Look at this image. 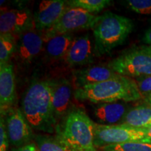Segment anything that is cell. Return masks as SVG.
Instances as JSON below:
<instances>
[{
  "label": "cell",
  "instance_id": "6da1fadb",
  "mask_svg": "<svg viewBox=\"0 0 151 151\" xmlns=\"http://www.w3.org/2000/svg\"><path fill=\"white\" fill-rule=\"evenodd\" d=\"M22 111L32 129L52 134L55 132L57 120L52 104V83L35 81L24 94Z\"/></svg>",
  "mask_w": 151,
  "mask_h": 151
},
{
  "label": "cell",
  "instance_id": "7a4b0ae2",
  "mask_svg": "<svg viewBox=\"0 0 151 151\" xmlns=\"http://www.w3.org/2000/svg\"><path fill=\"white\" fill-rule=\"evenodd\" d=\"M74 97L94 104L130 102L142 98L134 79L119 75L116 78L76 89Z\"/></svg>",
  "mask_w": 151,
  "mask_h": 151
},
{
  "label": "cell",
  "instance_id": "3957f363",
  "mask_svg": "<svg viewBox=\"0 0 151 151\" xmlns=\"http://www.w3.org/2000/svg\"><path fill=\"white\" fill-rule=\"evenodd\" d=\"M134 28L131 19L107 11L93 28L94 53L97 56L109 54L122 44Z\"/></svg>",
  "mask_w": 151,
  "mask_h": 151
},
{
  "label": "cell",
  "instance_id": "277c9868",
  "mask_svg": "<svg viewBox=\"0 0 151 151\" xmlns=\"http://www.w3.org/2000/svg\"><path fill=\"white\" fill-rule=\"evenodd\" d=\"M60 140L78 151H97L94 146V122L81 109H73L55 130Z\"/></svg>",
  "mask_w": 151,
  "mask_h": 151
},
{
  "label": "cell",
  "instance_id": "5b68a950",
  "mask_svg": "<svg viewBox=\"0 0 151 151\" xmlns=\"http://www.w3.org/2000/svg\"><path fill=\"white\" fill-rule=\"evenodd\" d=\"M108 65L115 73L131 78L151 75V46L132 47L122 52Z\"/></svg>",
  "mask_w": 151,
  "mask_h": 151
},
{
  "label": "cell",
  "instance_id": "8992f818",
  "mask_svg": "<svg viewBox=\"0 0 151 151\" xmlns=\"http://www.w3.org/2000/svg\"><path fill=\"white\" fill-rule=\"evenodd\" d=\"M130 142H151L143 129L123 124H101L94 122V146L103 147Z\"/></svg>",
  "mask_w": 151,
  "mask_h": 151
},
{
  "label": "cell",
  "instance_id": "52a82bcc",
  "mask_svg": "<svg viewBox=\"0 0 151 151\" xmlns=\"http://www.w3.org/2000/svg\"><path fill=\"white\" fill-rule=\"evenodd\" d=\"M99 18L100 16L81 8L68 6L53 27L43 32L45 42L57 35L72 34L73 32L82 29H93Z\"/></svg>",
  "mask_w": 151,
  "mask_h": 151
},
{
  "label": "cell",
  "instance_id": "ba28073f",
  "mask_svg": "<svg viewBox=\"0 0 151 151\" xmlns=\"http://www.w3.org/2000/svg\"><path fill=\"white\" fill-rule=\"evenodd\" d=\"M6 126L10 142L16 148L31 143L32 128L28 123L22 110L14 108L6 115Z\"/></svg>",
  "mask_w": 151,
  "mask_h": 151
},
{
  "label": "cell",
  "instance_id": "9c48e42d",
  "mask_svg": "<svg viewBox=\"0 0 151 151\" xmlns=\"http://www.w3.org/2000/svg\"><path fill=\"white\" fill-rule=\"evenodd\" d=\"M34 27V18L28 9H11L1 13V35H20L21 33Z\"/></svg>",
  "mask_w": 151,
  "mask_h": 151
},
{
  "label": "cell",
  "instance_id": "30bf717a",
  "mask_svg": "<svg viewBox=\"0 0 151 151\" xmlns=\"http://www.w3.org/2000/svg\"><path fill=\"white\" fill-rule=\"evenodd\" d=\"M45 42L44 34L34 27L19 35L16 53L23 63H29L42 50Z\"/></svg>",
  "mask_w": 151,
  "mask_h": 151
},
{
  "label": "cell",
  "instance_id": "8fae6325",
  "mask_svg": "<svg viewBox=\"0 0 151 151\" xmlns=\"http://www.w3.org/2000/svg\"><path fill=\"white\" fill-rule=\"evenodd\" d=\"M67 1L64 0H43L34 17L35 27L46 32L53 27L67 9Z\"/></svg>",
  "mask_w": 151,
  "mask_h": 151
},
{
  "label": "cell",
  "instance_id": "7c38bea8",
  "mask_svg": "<svg viewBox=\"0 0 151 151\" xmlns=\"http://www.w3.org/2000/svg\"><path fill=\"white\" fill-rule=\"evenodd\" d=\"M17 99L14 67L11 64L0 66V111L6 116L14 108Z\"/></svg>",
  "mask_w": 151,
  "mask_h": 151
},
{
  "label": "cell",
  "instance_id": "4fadbf2b",
  "mask_svg": "<svg viewBox=\"0 0 151 151\" xmlns=\"http://www.w3.org/2000/svg\"><path fill=\"white\" fill-rule=\"evenodd\" d=\"M94 53L89 34L76 37L65 59L70 67L83 66L93 62Z\"/></svg>",
  "mask_w": 151,
  "mask_h": 151
},
{
  "label": "cell",
  "instance_id": "5bb4252c",
  "mask_svg": "<svg viewBox=\"0 0 151 151\" xmlns=\"http://www.w3.org/2000/svg\"><path fill=\"white\" fill-rule=\"evenodd\" d=\"M118 76L119 74L115 73L109 65L91 66L73 71V81L76 89H78L116 78Z\"/></svg>",
  "mask_w": 151,
  "mask_h": 151
},
{
  "label": "cell",
  "instance_id": "9a60e30c",
  "mask_svg": "<svg viewBox=\"0 0 151 151\" xmlns=\"http://www.w3.org/2000/svg\"><path fill=\"white\" fill-rule=\"evenodd\" d=\"M52 83V104L56 120L69 113V107L72 94V87L66 79Z\"/></svg>",
  "mask_w": 151,
  "mask_h": 151
},
{
  "label": "cell",
  "instance_id": "2e32d148",
  "mask_svg": "<svg viewBox=\"0 0 151 151\" xmlns=\"http://www.w3.org/2000/svg\"><path fill=\"white\" fill-rule=\"evenodd\" d=\"M130 110L129 106L121 101L97 104L94 106V116L101 124H116L122 121Z\"/></svg>",
  "mask_w": 151,
  "mask_h": 151
},
{
  "label": "cell",
  "instance_id": "e0dca14e",
  "mask_svg": "<svg viewBox=\"0 0 151 151\" xmlns=\"http://www.w3.org/2000/svg\"><path fill=\"white\" fill-rule=\"evenodd\" d=\"M74 38L73 34H65L55 36L49 39L46 41L45 46L46 55L52 60L65 58Z\"/></svg>",
  "mask_w": 151,
  "mask_h": 151
},
{
  "label": "cell",
  "instance_id": "ac0fdd59",
  "mask_svg": "<svg viewBox=\"0 0 151 151\" xmlns=\"http://www.w3.org/2000/svg\"><path fill=\"white\" fill-rule=\"evenodd\" d=\"M120 124L139 129L151 127V106L141 105L130 109Z\"/></svg>",
  "mask_w": 151,
  "mask_h": 151
},
{
  "label": "cell",
  "instance_id": "d6986e66",
  "mask_svg": "<svg viewBox=\"0 0 151 151\" xmlns=\"http://www.w3.org/2000/svg\"><path fill=\"white\" fill-rule=\"evenodd\" d=\"M35 140L40 151H78L68 146L57 136L37 134L35 136Z\"/></svg>",
  "mask_w": 151,
  "mask_h": 151
},
{
  "label": "cell",
  "instance_id": "ffe728a7",
  "mask_svg": "<svg viewBox=\"0 0 151 151\" xmlns=\"http://www.w3.org/2000/svg\"><path fill=\"white\" fill-rule=\"evenodd\" d=\"M16 44L15 36L0 35V66L9 63L11 56L16 52Z\"/></svg>",
  "mask_w": 151,
  "mask_h": 151
},
{
  "label": "cell",
  "instance_id": "44dd1931",
  "mask_svg": "<svg viewBox=\"0 0 151 151\" xmlns=\"http://www.w3.org/2000/svg\"><path fill=\"white\" fill-rule=\"evenodd\" d=\"M111 4L109 0H71L67 1L68 6L78 7L93 14L103 10Z\"/></svg>",
  "mask_w": 151,
  "mask_h": 151
},
{
  "label": "cell",
  "instance_id": "7402d4cb",
  "mask_svg": "<svg viewBox=\"0 0 151 151\" xmlns=\"http://www.w3.org/2000/svg\"><path fill=\"white\" fill-rule=\"evenodd\" d=\"M101 151H151V142H130L108 146L100 148Z\"/></svg>",
  "mask_w": 151,
  "mask_h": 151
},
{
  "label": "cell",
  "instance_id": "603a6c76",
  "mask_svg": "<svg viewBox=\"0 0 151 151\" xmlns=\"http://www.w3.org/2000/svg\"><path fill=\"white\" fill-rule=\"evenodd\" d=\"M125 5L134 12L141 15H151V0H127Z\"/></svg>",
  "mask_w": 151,
  "mask_h": 151
},
{
  "label": "cell",
  "instance_id": "cb8c5ba5",
  "mask_svg": "<svg viewBox=\"0 0 151 151\" xmlns=\"http://www.w3.org/2000/svg\"><path fill=\"white\" fill-rule=\"evenodd\" d=\"M142 98L151 97V75L134 78Z\"/></svg>",
  "mask_w": 151,
  "mask_h": 151
},
{
  "label": "cell",
  "instance_id": "d4e9b609",
  "mask_svg": "<svg viewBox=\"0 0 151 151\" xmlns=\"http://www.w3.org/2000/svg\"><path fill=\"white\" fill-rule=\"evenodd\" d=\"M9 139L5 120L1 116L0 121V151H8Z\"/></svg>",
  "mask_w": 151,
  "mask_h": 151
},
{
  "label": "cell",
  "instance_id": "484cf974",
  "mask_svg": "<svg viewBox=\"0 0 151 151\" xmlns=\"http://www.w3.org/2000/svg\"><path fill=\"white\" fill-rule=\"evenodd\" d=\"M12 151H40L38 148L37 144L34 143H30L29 144L25 145L19 148H15Z\"/></svg>",
  "mask_w": 151,
  "mask_h": 151
},
{
  "label": "cell",
  "instance_id": "4316f807",
  "mask_svg": "<svg viewBox=\"0 0 151 151\" xmlns=\"http://www.w3.org/2000/svg\"><path fill=\"white\" fill-rule=\"evenodd\" d=\"M143 43L148 46H151V26L145 32L143 37Z\"/></svg>",
  "mask_w": 151,
  "mask_h": 151
},
{
  "label": "cell",
  "instance_id": "83f0119b",
  "mask_svg": "<svg viewBox=\"0 0 151 151\" xmlns=\"http://www.w3.org/2000/svg\"><path fill=\"white\" fill-rule=\"evenodd\" d=\"M145 132H146V135L148 136V137L151 140V127H147V128H143Z\"/></svg>",
  "mask_w": 151,
  "mask_h": 151
},
{
  "label": "cell",
  "instance_id": "f1b7e54d",
  "mask_svg": "<svg viewBox=\"0 0 151 151\" xmlns=\"http://www.w3.org/2000/svg\"><path fill=\"white\" fill-rule=\"evenodd\" d=\"M144 100L145 101H146V103L147 104V105H149L151 106V97L146 98V99H144Z\"/></svg>",
  "mask_w": 151,
  "mask_h": 151
},
{
  "label": "cell",
  "instance_id": "f546056e",
  "mask_svg": "<svg viewBox=\"0 0 151 151\" xmlns=\"http://www.w3.org/2000/svg\"><path fill=\"white\" fill-rule=\"evenodd\" d=\"M100 151H101V150H100Z\"/></svg>",
  "mask_w": 151,
  "mask_h": 151
}]
</instances>
